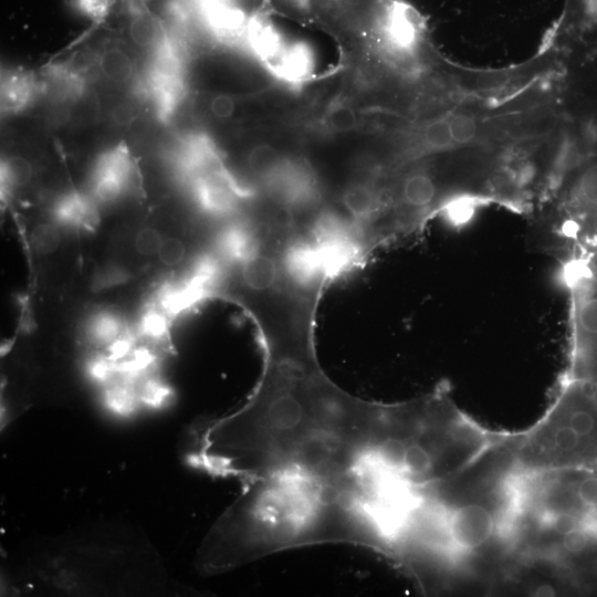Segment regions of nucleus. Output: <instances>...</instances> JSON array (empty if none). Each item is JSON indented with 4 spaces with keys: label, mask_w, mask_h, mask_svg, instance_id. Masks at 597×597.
Returning a JSON list of instances; mask_svg holds the SVG:
<instances>
[{
    "label": "nucleus",
    "mask_w": 597,
    "mask_h": 597,
    "mask_svg": "<svg viewBox=\"0 0 597 597\" xmlns=\"http://www.w3.org/2000/svg\"><path fill=\"white\" fill-rule=\"evenodd\" d=\"M423 140L427 146L436 149L449 147L454 144L449 119H438L428 124L423 130Z\"/></svg>",
    "instance_id": "nucleus-19"
},
{
    "label": "nucleus",
    "mask_w": 597,
    "mask_h": 597,
    "mask_svg": "<svg viewBox=\"0 0 597 597\" xmlns=\"http://www.w3.org/2000/svg\"><path fill=\"white\" fill-rule=\"evenodd\" d=\"M554 442L558 450L572 452L578 449L579 437L568 425H564L555 431Z\"/></svg>",
    "instance_id": "nucleus-25"
},
{
    "label": "nucleus",
    "mask_w": 597,
    "mask_h": 597,
    "mask_svg": "<svg viewBox=\"0 0 597 597\" xmlns=\"http://www.w3.org/2000/svg\"><path fill=\"white\" fill-rule=\"evenodd\" d=\"M284 159L275 147L269 144H261L250 150L247 163L252 174L270 179L281 168Z\"/></svg>",
    "instance_id": "nucleus-12"
},
{
    "label": "nucleus",
    "mask_w": 597,
    "mask_h": 597,
    "mask_svg": "<svg viewBox=\"0 0 597 597\" xmlns=\"http://www.w3.org/2000/svg\"><path fill=\"white\" fill-rule=\"evenodd\" d=\"M597 22V0H567L563 23L566 27H587Z\"/></svg>",
    "instance_id": "nucleus-16"
},
{
    "label": "nucleus",
    "mask_w": 597,
    "mask_h": 597,
    "mask_svg": "<svg viewBox=\"0 0 597 597\" xmlns=\"http://www.w3.org/2000/svg\"><path fill=\"white\" fill-rule=\"evenodd\" d=\"M138 91L150 103L159 121L168 123L172 119L185 96L180 46L149 56Z\"/></svg>",
    "instance_id": "nucleus-3"
},
{
    "label": "nucleus",
    "mask_w": 597,
    "mask_h": 597,
    "mask_svg": "<svg viewBox=\"0 0 597 597\" xmlns=\"http://www.w3.org/2000/svg\"><path fill=\"white\" fill-rule=\"evenodd\" d=\"M243 483L242 494L202 544L199 562L207 572L317 544L390 549L389 535L378 516L334 484L297 474H273Z\"/></svg>",
    "instance_id": "nucleus-2"
},
{
    "label": "nucleus",
    "mask_w": 597,
    "mask_h": 597,
    "mask_svg": "<svg viewBox=\"0 0 597 597\" xmlns=\"http://www.w3.org/2000/svg\"><path fill=\"white\" fill-rule=\"evenodd\" d=\"M127 29L133 43L145 50L149 56L180 44L165 22L140 4L129 8Z\"/></svg>",
    "instance_id": "nucleus-5"
},
{
    "label": "nucleus",
    "mask_w": 597,
    "mask_h": 597,
    "mask_svg": "<svg viewBox=\"0 0 597 597\" xmlns=\"http://www.w3.org/2000/svg\"><path fill=\"white\" fill-rule=\"evenodd\" d=\"M44 76L45 81L40 84L56 102L74 103L85 92L84 80L75 72L62 66L49 69Z\"/></svg>",
    "instance_id": "nucleus-9"
},
{
    "label": "nucleus",
    "mask_w": 597,
    "mask_h": 597,
    "mask_svg": "<svg viewBox=\"0 0 597 597\" xmlns=\"http://www.w3.org/2000/svg\"><path fill=\"white\" fill-rule=\"evenodd\" d=\"M402 196L405 201L412 207L428 206L436 196L434 182L425 174H413L405 179Z\"/></svg>",
    "instance_id": "nucleus-14"
},
{
    "label": "nucleus",
    "mask_w": 597,
    "mask_h": 597,
    "mask_svg": "<svg viewBox=\"0 0 597 597\" xmlns=\"http://www.w3.org/2000/svg\"><path fill=\"white\" fill-rule=\"evenodd\" d=\"M323 126L336 134H346L358 127L359 118L355 109L346 102H333L323 113Z\"/></svg>",
    "instance_id": "nucleus-13"
},
{
    "label": "nucleus",
    "mask_w": 597,
    "mask_h": 597,
    "mask_svg": "<svg viewBox=\"0 0 597 597\" xmlns=\"http://www.w3.org/2000/svg\"><path fill=\"white\" fill-rule=\"evenodd\" d=\"M450 132L453 143H467L475 134L474 122L467 116H454L449 119Z\"/></svg>",
    "instance_id": "nucleus-22"
},
{
    "label": "nucleus",
    "mask_w": 597,
    "mask_h": 597,
    "mask_svg": "<svg viewBox=\"0 0 597 597\" xmlns=\"http://www.w3.org/2000/svg\"><path fill=\"white\" fill-rule=\"evenodd\" d=\"M282 371L254 402L224 419L214 447L222 474L243 482L297 474L346 490L378 486L391 475L383 451L408 433L395 415Z\"/></svg>",
    "instance_id": "nucleus-1"
},
{
    "label": "nucleus",
    "mask_w": 597,
    "mask_h": 597,
    "mask_svg": "<svg viewBox=\"0 0 597 597\" xmlns=\"http://www.w3.org/2000/svg\"><path fill=\"white\" fill-rule=\"evenodd\" d=\"M2 180L10 187L25 185L32 176L31 164L23 157L12 156L2 163Z\"/></svg>",
    "instance_id": "nucleus-17"
},
{
    "label": "nucleus",
    "mask_w": 597,
    "mask_h": 597,
    "mask_svg": "<svg viewBox=\"0 0 597 597\" xmlns=\"http://www.w3.org/2000/svg\"><path fill=\"white\" fill-rule=\"evenodd\" d=\"M102 75L114 84H126L135 75V65L129 54L117 46L104 49L97 57Z\"/></svg>",
    "instance_id": "nucleus-10"
},
{
    "label": "nucleus",
    "mask_w": 597,
    "mask_h": 597,
    "mask_svg": "<svg viewBox=\"0 0 597 597\" xmlns=\"http://www.w3.org/2000/svg\"><path fill=\"white\" fill-rule=\"evenodd\" d=\"M40 80L31 72L6 69L1 73L0 106L6 116L27 109L40 91Z\"/></svg>",
    "instance_id": "nucleus-7"
},
{
    "label": "nucleus",
    "mask_w": 597,
    "mask_h": 597,
    "mask_svg": "<svg viewBox=\"0 0 597 597\" xmlns=\"http://www.w3.org/2000/svg\"><path fill=\"white\" fill-rule=\"evenodd\" d=\"M129 169V154L125 145H116L98 159L95 175V192L103 200L114 199L121 191Z\"/></svg>",
    "instance_id": "nucleus-8"
},
{
    "label": "nucleus",
    "mask_w": 597,
    "mask_h": 597,
    "mask_svg": "<svg viewBox=\"0 0 597 597\" xmlns=\"http://www.w3.org/2000/svg\"><path fill=\"white\" fill-rule=\"evenodd\" d=\"M114 0H75L76 8L87 18L102 21L109 12Z\"/></svg>",
    "instance_id": "nucleus-23"
},
{
    "label": "nucleus",
    "mask_w": 597,
    "mask_h": 597,
    "mask_svg": "<svg viewBox=\"0 0 597 597\" xmlns=\"http://www.w3.org/2000/svg\"><path fill=\"white\" fill-rule=\"evenodd\" d=\"M493 527L491 513L478 504L454 509L448 522L451 541L463 549H474L485 544L493 533Z\"/></svg>",
    "instance_id": "nucleus-4"
},
{
    "label": "nucleus",
    "mask_w": 597,
    "mask_h": 597,
    "mask_svg": "<svg viewBox=\"0 0 597 597\" xmlns=\"http://www.w3.org/2000/svg\"><path fill=\"white\" fill-rule=\"evenodd\" d=\"M237 108V98L229 94L214 95L209 104L210 113L218 119H229Z\"/></svg>",
    "instance_id": "nucleus-24"
},
{
    "label": "nucleus",
    "mask_w": 597,
    "mask_h": 597,
    "mask_svg": "<svg viewBox=\"0 0 597 597\" xmlns=\"http://www.w3.org/2000/svg\"><path fill=\"white\" fill-rule=\"evenodd\" d=\"M342 200L347 211L357 218L371 213L377 202L374 191L360 184L348 187L343 193Z\"/></svg>",
    "instance_id": "nucleus-15"
},
{
    "label": "nucleus",
    "mask_w": 597,
    "mask_h": 597,
    "mask_svg": "<svg viewBox=\"0 0 597 597\" xmlns=\"http://www.w3.org/2000/svg\"><path fill=\"white\" fill-rule=\"evenodd\" d=\"M378 32L390 48L410 51L419 41L421 20L410 6L390 0Z\"/></svg>",
    "instance_id": "nucleus-6"
},
{
    "label": "nucleus",
    "mask_w": 597,
    "mask_h": 597,
    "mask_svg": "<svg viewBox=\"0 0 597 597\" xmlns=\"http://www.w3.org/2000/svg\"><path fill=\"white\" fill-rule=\"evenodd\" d=\"M163 238L153 228L142 229L135 238V248L139 254L154 255L158 253Z\"/></svg>",
    "instance_id": "nucleus-21"
},
{
    "label": "nucleus",
    "mask_w": 597,
    "mask_h": 597,
    "mask_svg": "<svg viewBox=\"0 0 597 597\" xmlns=\"http://www.w3.org/2000/svg\"><path fill=\"white\" fill-rule=\"evenodd\" d=\"M157 255L165 265H177L185 256V245L177 238L163 239Z\"/></svg>",
    "instance_id": "nucleus-20"
},
{
    "label": "nucleus",
    "mask_w": 597,
    "mask_h": 597,
    "mask_svg": "<svg viewBox=\"0 0 597 597\" xmlns=\"http://www.w3.org/2000/svg\"><path fill=\"white\" fill-rule=\"evenodd\" d=\"M276 265L266 255H254L245 261L242 276L245 284L253 290L263 291L269 289L275 281Z\"/></svg>",
    "instance_id": "nucleus-11"
},
{
    "label": "nucleus",
    "mask_w": 597,
    "mask_h": 597,
    "mask_svg": "<svg viewBox=\"0 0 597 597\" xmlns=\"http://www.w3.org/2000/svg\"><path fill=\"white\" fill-rule=\"evenodd\" d=\"M59 230L50 223H41L31 234V244L39 254H51L60 245Z\"/></svg>",
    "instance_id": "nucleus-18"
},
{
    "label": "nucleus",
    "mask_w": 597,
    "mask_h": 597,
    "mask_svg": "<svg viewBox=\"0 0 597 597\" xmlns=\"http://www.w3.org/2000/svg\"><path fill=\"white\" fill-rule=\"evenodd\" d=\"M536 595H538V596H554L555 590L549 585H542L536 590Z\"/></svg>",
    "instance_id": "nucleus-26"
}]
</instances>
